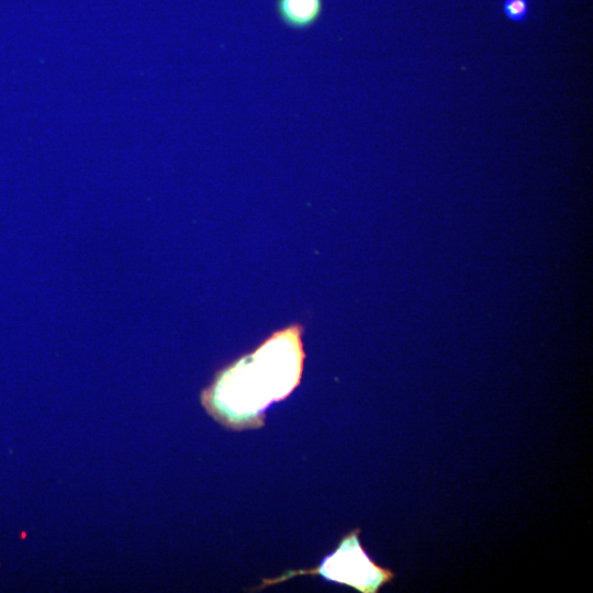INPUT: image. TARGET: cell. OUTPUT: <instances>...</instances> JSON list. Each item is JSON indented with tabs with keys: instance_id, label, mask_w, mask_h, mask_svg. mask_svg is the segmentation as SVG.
<instances>
[{
	"instance_id": "cell-1",
	"label": "cell",
	"mask_w": 593,
	"mask_h": 593,
	"mask_svg": "<svg viewBox=\"0 0 593 593\" xmlns=\"http://www.w3.org/2000/svg\"><path fill=\"white\" fill-rule=\"evenodd\" d=\"M301 334L302 326L291 325L216 372L200 395L206 412L231 428L261 426L267 407L287 398L300 382Z\"/></svg>"
},
{
	"instance_id": "cell-2",
	"label": "cell",
	"mask_w": 593,
	"mask_h": 593,
	"mask_svg": "<svg viewBox=\"0 0 593 593\" xmlns=\"http://www.w3.org/2000/svg\"><path fill=\"white\" fill-rule=\"evenodd\" d=\"M360 528H355L343 537L337 549L322 563L309 570H292L275 579H264L257 590L283 582L300 574H320L324 579L350 586L361 593H378L391 582L395 574L376 563L360 542Z\"/></svg>"
},
{
	"instance_id": "cell-3",
	"label": "cell",
	"mask_w": 593,
	"mask_h": 593,
	"mask_svg": "<svg viewBox=\"0 0 593 593\" xmlns=\"http://www.w3.org/2000/svg\"><path fill=\"white\" fill-rule=\"evenodd\" d=\"M275 11L286 27L305 31L322 18L324 0H275Z\"/></svg>"
},
{
	"instance_id": "cell-4",
	"label": "cell",
	"mask_w": 593,
	"mask_h": 593,
	"mask_svg": "<svg viewBox=\"0 0 593 593\" xmlns=\"http://www.w3.org/2000/svg\"><path fill=\"white\" fill-rule=\"evenodd\" d=\"M503 11L510 20L514 22L523 21L528 13V1L505 0L503 4Z\"/></svg>"
}]
</instances>
